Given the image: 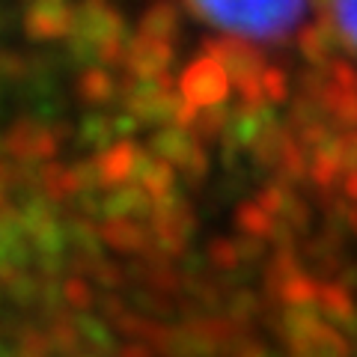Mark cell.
I'll use <instances>...</instances> for the list:
<instances>
[{
	"instance_id": "cell-1",
	"label": "cell",
	"mask_w": 357,
	"mask_h": 357,
	"mask_svg": "<svg viewBox=\"0 0 357 357\" xmlns=\"http://www.w3.org/2000/svg\"><path fill=\"white\" fill-rule=\"evenodd\" d=\"M194 9L211 24L256 39L280 36L304 13L301 3H199Z\"/></svg>"
},
{
	"instance_id": "cell-2",
	"label": "cell",
	"mask_w": 357,
	"mask_h": 357,
	"mask_svg": "<svg viewBox=\"0 0 357 357\" xmlns=\"http://www.w3.org/2000/svg\"><path fill=\"white\" fill-rule=\"evenodd\" d=\"M333 21H337V27L342 30V36L349 39L351 45H357V3H340L331 9Z\"/></svg>"
}]
</instances>
